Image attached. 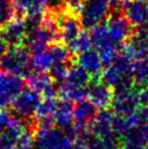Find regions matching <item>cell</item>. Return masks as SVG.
<instances>
[{"label":"cell","mask_w":148,"mask_h":149,"mask_svg":"<svg viewBox=\"0 0 148 149\" xmlns=\"http://www.w3.org/2000/svg\"><path fill=\"white\" fill-rule=\"evenodd\" d=\"M133 59L121 51L113 63L103 68L100 77L114 91L131 89L135 87L133 79Z\"/></svg>","instance_id":"6da1fadb"},{"label":"cell","mask_w":148,"mask_h":149,"mask_svg":"<svg viewBox=\"0 0 148 149\" xmlns=\"http://www.w3.org/2000/svg\"><path fill=\"white\" fill-rule=\"evenodd\" d=\"M0 70L9 74L25 77L33 70L32 54L27 46L24 44L9 47L0 59Z\"/></svg>","instance_id":"7a4b0ae2"},{"label":"cell","mask_w":148,"mask_h":149,"mask_svg":"<svg viewBox=\"0 0 148 149\" xmlns=\"http://www.w3.org/2000/svg\"><path fill=\"white\" fill-rule=\"evenodd\" d=\"M41 96L32 88H24L14 98L10 106L12 114L23 122L26 128H35V112L40 102Z\"/></svg>","instance_id":"3957f363"},{"label":"cell","mask_w":148,"mask_h":149,"mask_svg":"<svg viewBox=\"0 0 148 149\" xmlns=\"http://www.w3.org/2000/svg\"><path fill=\"white\" fill-rule=\"evenodd\" d=\"M72 143L68 133L56 125L37 127L34 132L35 149H69Z\"/></svg>","instance_id":"277c9868"},{"label":"cell","mask_w":148,"mask_h":149,"mask_svg":"<svg viewBox=\"0 0 148 149\" xmlns=\"http://www.w3.org/2000/svg\"><path fill=\"white\" fill-rule=\"evenodd\" d=\"M111 11L108 0H85L78 10L77 15L84 29H91L107 20Z\"/></svg>","instance_id":"5b68a950"},{"label":"cell","mask_w":148,"mask_h":149,"mask_svg":"<svg viewBox=\"0 0 148 149\" xmlns=\"http://www.w3.org/2000/svg\"><path fill=\"white\" fill-rule=\"evenodd\" d=\"M105 23L111 39L121 48H123L124 45L131 39L136 31V27L130 23V21L122 12L120 4L113 11H110V14Z\"/></svg>","instance_id":"8992f818"},{"label":"cell","mask_w":148,"mask_h":149,"mask_svg":"<svg viewBox=\"0 0 148 149\" xmlns=\"http://www.w3.org/2000/svg\"><path fill=\"white\" fill-rule=\"evenodd\" d=\"M26 86L22 76L9 74L0 70V110L10 108L12 101Z\"/></svg>","instance_id":"52a82bcc"},{"label":"cell","mask_w":148,"mask_h":149,"mask_svg":"<svg viewBox=\"0 0 148 149\" xmlns=\"http://www.w3.org/2000/svg\"><path fill=\"white\" fill-rule=\"evenodd\" d=\"M26 85L37 91L43 98H56L58 97V86L47 71L33 70L25 76Z\"/></svg>","instance_id":"ba28073f"},{"label":"cell","mask_w":148,"mask_h":149,"mask_svg":"<svg viewBox=\"0 0 148 149\" xmlns=\"http://www.w3.org/2000/svg\"><path fill=\"white\" fill-rule=\"evenodd\" d=\"M114 91L107 83H105L100 75L91 77L87 85V99L99 109H107L110 107Z\"/></svg>","instance_id":"9c48e42d"},{"label":"cell","mask_w":148,"mask_h":149,"mask_svg":"<svg viewBox=\"0 0 148 149\" xmlns=\"http://www.w3.org/2000/svg\"><path fill=\"white\" fill-rule=\"evenodd\" d=\"M140 106L137 91L135 87L131 89L114 91L111 101V110L115 116H130L138 109Z\"/></svg>","instance_id":"30bf717a"},{"label":"cell","mask_w":148,"mask_h":149,"mask_svg":"<svg viewBox=\"0 0 148 149\" xmlns=\"http://www.w3.org/2000/svg\"><path fill=\"white\" fill-rule=\"evenodd\" d=\"M59 25H60L61 42L66 46L70 45L77 37L83 29L77 13L73 12L69 9L61 14H59Z\"/></svg>","instance_id":"8fae6325"},{"label":"cell","mask_w":148,"mask_h":149,"mask_svg":"<svg viewBox=\"0 0 148 149\" xmlns=\"http://www.w3.org/2000/svg\"><path fill=\"white\" fill-rule=\"evenodd\" d=\"M120 7L124 15L134 27H145L148 22L147 1H121Z\"/></svg>","instance_id":"7c38bea8"},{"label":"cell","mask_w":148,"mask_h":149,"mask_svg":"<svg viewBox=\"0 0 148 149\" xmlns=\"http://www.w3.org/2000/svg\"><path fill=\"white\" fill-rule=\"evenodd\" d=\"M114 112L109 109H101L97 111L96 116L87 128L94 137H105L113 134V120H114Z\"/></svg>","instance_id":"4fadbf2b"},{"label":"cell","mask_w":148,"mask_h":149,"mask_svg":"<svg viewBox=\"0 0 148 149\" xmlns=\"http://www.w3.org/2000/svg\"><path fill=\"white\" fill-rule=\"evenodd\" d=\"M1 35L9 47L24 45L27 36V29L24 17H15L13 21H11L1 29Z\"/></svg>","instance_id":"5bb4252c"},{"label":"cell","mask_w":148,"mask_h":149,"mask_svg":"<svg viewBox=\"0 0 148 149\" xmlns=\"http://www.w3.org/2000/svg\"><path fill=\"white\" fill-rule=\"evenodd\" d=\"M97 113V107L91 100L83 99L73 106L74 124L80 127H87Z\"/></svg>","instance_id":"9a60e30c"},{"label":"cell","mask_w":148,"mask_h":149,"mask_svg":"<svg viewBox=\"0 0 148 149\" xmlns=\"http://www.w3.org/2000/svg\"><path fill=\"white\" fill-rule=\"evenodd\" d=\"M76 61L80 65L84 68L91 75V77L99 76L101 74L103 65L101 62V59H100V56L96 49L91 48V49L83 51L81 54H77Z\"/></svg>","instance_id":"2e32d148"},{"label":"cell","mask_w":148,"mask_h":149,"mask_svg":"<svg viewBox=\"0 0 148 149\" xmlns=\"http://www.w3.org/2000/svg\"><path fill=\"white\" fill-rule=\"evenodd\" d=\"M73 102L68 100H58L57 108L54 113V123L56 126L64 130L73 124Z\"/></svg>","instance_id":"e0dca14e"},{"label":"cell","mask_w":148,"mask_h":149,"mask_svg":"<svg viewBox=\"0 0 148 149\" xmlns=\"http://www.w3.org/2000/svg\"><path fill=\"white\" fill-rule=\"evenodd\" d=\"M24 130L25 125L17 118L12 124L0 135V149H14L19 137Z\"/></svg>","instance_id":"ac0fdd59"},{"label":"cell","mask_w":148,"mask_h":149,"mask_svg":"<svg viewBox=\"0 0 148 149\" xmlns=\"http://www.w3.org/2000/svg\"><path fill=\"white\" fill-rule=\"evenodd\" d=\"M58 97L71 102H77L87 98V87L75 86L63 82L58 84Z\"/></svg>","instance_id":"d6986e66"},{"label":"cell","mask_w":148,"mask_h":149,"mask_svg":"<svg viewBox=\"0 0 148 149\" xmlns=\"http://www.w3.org/2000/svg\"><path fill=\"white\" fill-rule=\"evenodd\" d=\"M138 127V122L135 114L130 116H115L113 120V134L119 138H123L128 134Z\"/></svg>","instance_id":"ffe728a7"},{"label":"cell","mask_w":148,"mask_h":149,"mask_svg":"<svg viewBox=\"0 0 148 149\" xmlns=\"http://www.w3.org/2000/svg\"><path fill=\"white\" fill-rule=\"evenodd\" d=\"M91 75L84 68H82L78 63H76V64L72 63L69 66L66 79L64 82L75 85V86L87 87V85L91 82Z\"/></svg>","instance_id":"44dd1931"},{"label":"cell","mask_w":148,"mask_h":149,"mask_svg":"<svg viewBox=\"0 0 148 149\" xmlns=\"http://www.w3.org/2000/svg\"><path fill=\"white\" fill-rule=\"evenodd\" d=\"M12 2L17 13L22 17L41 14L46 11L44 0H12Z\"/></svg>","instance_id":"7402d4cb"},{"label":"cell","mask_w":148,"mask_h":149,"mask_svg":"<svg viewBox=\"0 0 148 149\" xmlns=\"http://www.w3.org/2000/svg\"><path fill=\"white\" fill-rule=\"evenodd\" d=\"M148 144L142 137L140 132L135 128L130 134L121 138L120 149H147Z\"/></svg>","instance_id":"603a6c76"},{"label":"cell","mask_w":148,"mask_h":149,"mask_svg":"<svg viewBox=\"0 0 148 149\" xmlns=\"http://www.w3.org/2000/svg\"><path fill=\"white\" fill-rule=\"evenodd\" d=\"M68 47H69V49H70L74 54H81V52L85 51V50L91 49V47H93V42H91V34L87 32V29L82 31L81 33L78 34L77 37L75 38Z\"/></svg>","instance_id":"cb8c5ba5"},{"label":"cell","mask_w":148,"mask_h":149,"mask_svg":"<svg viewBox=\"0 0 148 149\" xmlns=\"http://www.w3.org/2000/svg\"><path fill=\"white\" fill-rule=\"evenodd\" d=\"M17 17L12 0H0V29Z\"/></svg>","instance_id":"d4e9b609"},{"label":"cell","mask_w":148,"mask_h":149,"mask_svg":"<svg viewBox=\"0 0 148 149\" xmlns=\"http://www.w3.org/2000/svg\"><path fill=\"white\" fill-rule=\"evenodd\" d=\"M70 64L71 63L60 62V63H54V64H52V65L50 66L49 73L56 83L60 84V83H63L66 81Z\"/></svg>","instance_id":"484cf974"},{"label":"cell","mask_w":148,"mask_h":149,"mask_svg":"<svg viewBox=\"0 0 148 149\" xmlns=\"http://www.w3.org/2000/svg\"><path fill=\"white\" fill-rule=\"evenodd\" d=\"M14 149H35L34 146V132L25 127L19 137Z\"/></svg>","instance_id":"4316f807"},{"label":"cell","mask_w":148,"mask_h":149,"mask_svg":"<svg viewBox=\"0 0 148 149\" xmlns=\"http://www.w3.org/2000/svg\"><path fill=\"white\" fill-rule=\"evenodd\" d=\"M46 12L52 13V14H61L68 10V7L64 0H44Z\"/></svg>","instance_id":"83f0119b"},{"label":"cell","mask_w":148,"mask_h":149,"mask_svg":"<svg viewBox=\"0 0 148 149\" xmlns=\"http://www.w3.org/2000/svg\"><path fill=\"white\" fill-rule=\"evenodd\" d=\"M15 116L6 110H0V135L15 121Z\"/></svg>","instance_id":"f1b7e54d"},{"label":"cell","mask_w":148,"mask_h":149,"mask_svg":"<svg viewBox=\"0 0 148 149\" xmlns=\"http://www.w3.org/2000/svg\"><path fill=\"white\" fill-rule=\"evenodd\" d=\"M138 95L140 106H148V85L140 87H135Z\"/></svg>","instance_id":"f546056e"},{"label":"cell","mask_w":148,"mask_h":149,"mask_svg":"<svg viewBox=\"0 0 148 149\" xmlns=\"http://www.w3.org/2000/svg\"><path fill=\"white\" fill-rule=\"evenodd\" d=\"M64 1H66V4L69 10L77 13L80 8H81V6H82L85 0H64Z\"/></svg>","instance_id":"4dcf8cb0"},{"label":"cell","mask_w":148,"mask_h":149,"mask_svg":"<svg viewBox=\"0 0 148 149\" xmlns=\"http://www.w3.org/2000/svg\"><path fill=\"white\" fill-rule=\"evenodd\" d=\"M137 131L140 132V134L142 135V137L144 138L145 141L148 144V122L140 124V126L137 127Z\"/></svg>","instance_id":"1f68e13d"},{"label":"cell","mask_w":148,"mask_h":149,"mask_svg":"<svg viewBox=\"0 0 148 149\" xmlns=\"http://www.w3.org/2000/svg\"><path fill=\"white\" fill-rule=\"evenodd\" d=\"M69 149H88V145L85 141H75L72 143V145L69 147Z\"/></svg>","instance_id":"d6a6232c"},{"label":"cell","mask_w":148,"mask_h":149,"mask_svg":"<svg viewBox=\"0 0 148 149\" xmlns=\"http://www.w3.org/2000/svg\"><path fill=\"white\" fill-rule=\"evenodd\" d=\"M9 48L8 44H7V42L4 40V38L2 37V35H1V33H0V59H1V57L3 56V54L7 51V49Z\"/></svg>","instance_id":"836d02e7"},{"label":"cell","mask_w":148,"mask_h":149,"mask_svg":"<svg viewBox=\"0 0 148 149\" xmlns=\"http://www.w3.org/2000/svg\"><path fill=\"white\" fill-rule=\"evenodd\" d=\"M109 2L111 3V6H113V4H117L118 2H119V0H108Z\"/></svg>","instance_id":"e575fe53"},{"label":"cell","mask_w":148,"mask_h":149,"mask_svg":"<svg viewBox=\"0 0 148 149\" xmlns=\"http://www.w3.org/2000/svg\"><path fill=\"white\" fill-rule=\"evenodd\" d=\"M121 1H147V0H121Z\"/></svg>","instance_id":"d590c367"},{"label":"cell","mask_w":148,"mask_h":149,"mask_svg":"<svg viewBox=\"0 0 148 149\" xmlns=\"http://www.w3.org/2000/svg\"><path fill=\"white\" fill-rule=\"evenodd\" d=\"M147 26H148V22H147ZM147 31H148V29H147Z\"/></svg>","instance_id":"8d00e7d4"},{"label":"cell","mask_w":148,"mask_h":149,"mask_svg":"<svg viewBox=\"0 0 148 149\" xmlns=\"http://www.w3.org/2000/svg\"><path fill=\"white\" fill-rule=\"evenodd\" d=\"M147 149H148V147H147Z\"/></svg>","instance_id":"74e56055"}]
</instances>
